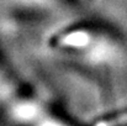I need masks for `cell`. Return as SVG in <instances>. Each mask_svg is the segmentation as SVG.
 <instances>
[{
	"mask_svg": "<svg viewBox=\"0 0 127 126\" xmlns=\"http://www.w3.org/2000/svg\"><path fill=\"white\" fill-rule=\"evenodd\" d=\"M15 4H20V5H35V2H41L42 0H11Z\"/></svg>",
	"mask_w": 127,
	"mask_h": 126,
	"instance_id": "cell-1",
	"label": "cell"
}]
</instances>
